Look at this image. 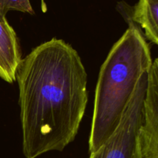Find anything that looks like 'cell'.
Returning a JSON list of instances; mask_svg holds the SVG:
<instances>
[{
	"mask_svg": "<svg viewBox=\"0 0 158 158\" xmlns=\"http://www.w3.org/2000/svg\"><path fill=\"white\" fill-rule=\"evenodd\" d=\"M140 143L142 157L158 158V58L148 74Z\"/></svg>",
	"mask_w": 158,
	"mask_h": 158,
	"instance_id": "4",
	"label": "cell"
},
{
	"mask_svg": "<svg viewBox=\"0 0 158 158\" xmlns=\"http://www.w3.org/2000/svg\"><path fill=\"white\" fill-rule=\"evenodd\" d=\"M10 11L35 14L29 0H0V16L6 17Z\"/></svg>",
	"mask_w": 158,
	"mask_h": 158,
	"instance_id": "7",
	"label": "cell"
},
{
	"mask_svg": "<svg viewBox=\"0 0 158 158\" xmlns=\"http://www.w3.org/2000/svg\"><path fill=\"white\" fill-rule=\"evenodd\" d=\"M15 81L25 157L63 151L77 135L88 102L87 73L78 52L51 39L22 59Z\"/></svg>",
	"mask_w": 158,
	"mask_h": 158,
	"instance_id": "1",
	"label": "cell"
},
{
	"mask_svg": "<svg viewBox=\"0 0 158 158\" xmlns=\"http://www.w3.org/2000/svg\"><path fill=\"white\" fill-rule=\"evenodd\" d=\"M128 17L143 29L145 38L158 46V0H138Z\"/></svg>",
	"mask_w": 158,
	"mask_h": 158,
	"instance_id": "6",
	"label": "cell"
},
{
	"mask_svg": "<svg viewBox=\"0 0 158 158\" xmlns=\"http://www.w3.org/2000/svg\"><path fill=\"white\" fill-rule=\"evenodd\" d=\"M21 60L16 33L6 17L0 16V78L6 83H14Z\"/></svg>",
	"mask_w": 158,
	"mask_h": 158,
	"instance_id": "5",
	"label": "cell"
},
{
	"mask_svg": "<svg viewBox=\"0 0 158 158\" xmlns=\"http://www.w3.org/2000/svg\"><path fill=\"white\" fill-rule=\"evenodd\" d=\"M148 74L140 79L117 129L89 158H143L140 132L143 120V100Z\"/></svg>",
	"mask_w": 158,
	"mask_h": 158,
	"instance_id": "3",
	"label": "cell"
},
{
	"mask_svg": "<svg viewBox=\"0 0 158 158\" xmlns=\"http://www.w3.org/2000/svg\"><path fill=\"white\" fill-rule=\"evenodd\" d=\"M129 26L102 64L94 97L89 151H97L118 127L142 76L152 65L143 31L128 17Z\"/></svg>",
	"mask_w": 158,
	"mask_h": 158,
	"instance_id": "2",
	"label": "cell"
}]
</instances>
